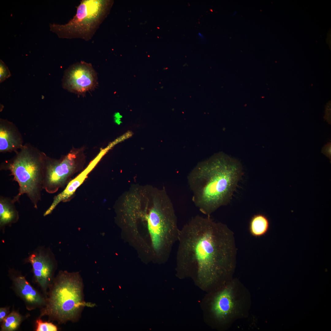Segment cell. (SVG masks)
<instances>
[{
  "label": "cell",
  "mask_w": 331,
  "mask_h": 331,
  "mask_svg": "<svg viewBox=\"0 0 331 331\" xmlns=\"http://www.w3.org/2000/svg\"><path fill=\"white\" fill-rule=\"evenodd\" d=\"M177 260L179 272L194 274L211 284L232 279L237 248L234 234L225 224L210 216L197 215L180 230Z\"/></svg>",
  "instance_id": "obj_1"
},
{
  "label": "cell",
  "mask_w": 331,
  "mask_h": 331,
  "mask_svg": "<svg viewBox=\"0 0 331 331\" xmlns=\"http://www.w3.org/2000/svg\"><path fill=\"white\" fill-rule=\"evenodd\" d=\"M243 175L241 163L222 152L199 162L187 177L194 204L210 216L228 203Z\"/></svg>",
  "instance_id": "obj_2"
},
{
  "label": "cell",
  "mask_w": 331,
  "mask_h": 331,
  "mask_svg": "<svg viewBox=\"0 0 331 331\" xmlns=\"http://www.w3.org/2000/svg\"><path fill=\"white\" fill-rule=\"evenodd\" d=\"M136 216L145 221L155 256L159 261H166L173 245L178 241L180 230L174 207L166 191H157L142 200Z\"/></svg>",
  "instance_id": "obj_3"
},
{
  "label": "cell",
  "mask_w": 331,
  "mask_h": 331,
  "mask_svg": "<svg viewBox=\"0 0 331 331\" xmlns=\"http://www.w3.org/2000/svg\"><path fill=\"white\" fill-rule=\"evenodd\" d=\"M82 281L78 273L60 271L48 290L38 318L46 316L59 324L75 321L85 306Z\"/></svg>",
  "instance_id": "obj_4"
},
{
  "label": "cell",
  "mask_w": 331,
  "mask_h": 331,
  "mask_svg": "<svg viewBox=\"0 0 331 331\" xmlns=\"http://www.w3.org/2000/svg\"><path fill=\"white\" fill-rule=\"evenodd\" d=\"M43 152L29 144L16 151L13 158L2 164L1 169L10 170L19 186V192L13 199L15 203L24 194L37 208L43 188L45 162Z\"/></svg>",
  "instance_id": "obj_5"
},
{
  "label": "cell",
  "mask_w": 331,
  "mask_h": 331,
  "mask_svg": "<svg viewBox=\"0 0 331 331\" xmlns=\"http://www.w3.org/2000/svg\"><path fill=\"white\" fill-rule=\"evenodd\" d=\"M113 1L82 0L75 14L67 23L50 24V31L62 38L90 40L108 14Z\"/></svg>",
  "instance_id": "obj_6"
},
{
  "label": "cell",
  "mask_w": 331,
  "mask_h": 331,
  "mask_svg": "<svg viewBox=\"0 0 331 331\" xmlns=\"http://www.w3.org/2000/svg\"><path fill=\"white\" fill-rule=\"evenodd\" d=\"M223 286L213 297L211 311L215 321L228 328L237 320L248 317L252 298L248 289L237 278Z\"/></svg>",
  "instance_id": "obj_7"
},
{
  "label": "cell",
  "mask_w": 331,
  "mask_h": 331,
  "mask_svg": "<svg viewBox=\"0 0 331 331\" xmlns=\"http://www.w3.org/2000/svg\"><path fill=\"white\" fill-rule=\"evenodd\" d=\"M85 162L82 150L72 149L59 159L47 156L43 188L50 194L66 186L76 173L83 169Z\"/></svg>",
  "instance_id": "obj_8"
},
{
  "label": "cell",
  "mask_w": 331,
  "mask_h": 331,
  "mask_svg": "<svg viewBox=\"0 0 331 331\" xmlns=\"http://www.w3.org/2000/svg\"><path fill=\"white\" fill-rule=\"evenodd\" d=\"M32 267L33 278L46 298L54 278L57 263L49 248L39 247L25 260Z\"/></svg>",
  "instance_id": "obj_9"
},
{
  "label": "cell",
  "mask_w": 331,
  "mask_h": 331,
  "mask_svg": "<svg viewBox=\"0 0 331 331\" xmlns=\"http://www.w3.org/2000/svg\"><path fill=\"white\" fill-rule=\"evenodd\" d=\"M97 84V73L92 64L83 61L66 70L62 80L63 88L81 95L94 89Z\"/></svg>",
  "instance_id": "obj_10"
},
{
  "label": "cell",
  "mask_w": 331,
  "mask_h": 331,
  "mask_svg": "<svg viewBox=\"0 0 331 331\" xmlns=\"http://www.w3.org/2000/svg\"><path fill=\"white\" fill-rule=\"evenodd\" d=\"M9 276L12 281V287L17 295L24 302L29 310L44 307L46 298L34 288L25 277L18 271L11 269Z\"/></svg>",
  "instance_id": "obj_11"
},
{
  "label": "cell",
  "mask_w": 331,
  "mask_h": 331,
  "mask_svg": "<svg viewBox=\"0 0 331 331\" xmlns=\"http://www.w3.org/2000/svg\"><path fill=\"white\" fill-rule=\"evenodd\" d=\"M22 135L16 126L6 120L0 119V152H16L24 145Z\"/></svg>",
  "instance_id": "obj_12"
},
{
  "label": "cell",
  "mask_w": 331,
  "mask_h": 331,
  "mask_svg": "<svg viewBox=\"0 0 331 331\" xmlns=\"http://www.w3.org/2000/svg\"><path fill=\"white\" fill-rule=\"evenodd\" d=\"M15 203L13 199L0 196V227L3 231L6 226L17 222L19 219V213Z\"/></svg>",
  "instance_id": "obj_13"
},
{
  "label": "cell",
  "mask_w": 331,
  "mask_h": 331,
  "mask_svg": "<svg viewBox=\"0 0 331 331\" xmlns=\"http://www.w3.org/2000/svg\"><path fill=\"white\" fill-rule=\"evenodd\" d=\"M270 223L268 218L262 214L254 215L251 218L249 224L250 234L255 237H260L268 232Z\"/></svg>",
  "instance_id": "obj_14"
},
{
  "label": "cell",
  "mask_w": 331,
  "mask_h": 331,
  "mask_svg": "<svg viewBox=\"0 0 331 331\" xmlns=\"http://www.w3.org/2000/svg\"><path fill=\"white\" fill-rule=\"evenodd\" d=\"M23 320V317L19 313L12 311L2 323L1 331H14L19 327Z\"/></svg>",
  "instance_id": "obj_15"
},
{
  "label": "cell",
  "mask_w": 331,
  "mask_h": 331,
  "mask_svg": "<svg viewBox=\"0 0 331 331\" xmlns=\"http://www.w3.org/2000/svg\"><path fill=\"white\" fill-rule=\"evenodd\" d=\"M36 331H56L57 327L52 323L44 321L41 318H38L36 321Z\"/></svg>",
  "instance_id": "obj_16"
},
{
  "label": "cell",
  "mask_w": 331,
  "mask_h": 331,
  "mask_svg": "<svg viewBox=\"0 0 331 331\" xmlns=\"http://www.w3.org/2000/svg\"><path fill=\"white\" fill-rule=\"evenodd\" d=\"M11 76L8 67L1 59L0 60V83H1Z\"/></svg>",
  "instance_id": "obj_17"
},
{
  "label": "cell",
  "mask_w": 331,
  "mask_h": 331,
  "mask_svg": "<svg viewBox=\"0 0 331 331\" xmlns=\"http://www.w3.org/2000/svg\"><path fill=\"white\" fill-rule=\"evenodd\" d=\"M9 313V308L3 307L0 308V322L2 323Z\"/></svg>",
  "instance_id": "obj_18"
},
{
  "label": "cell",
  "mask_w": 331,
  "mask_h": 331,
  "mask_svg": "<svg viewBox=\"0 0 331 331\" xmlns=\"http://www.w3.org/2000/svg\"><path fill=\"white\" fill-rule=\"evenodd\" d=\"M322 152L327 157L331 158V142H329L322 148Z\"/></svg>",
  "instance_id": "obj_19"
},
{
  "label": "cell",
  "mask_w": 331,
  "mask_h": 331,
  "mask_svg": "<svg viewBox=\"0 0 331 331\" xmlns=\"http://www.w3.org/2000/svg\"><path fill=\"white\" fill-rule=\"evenodd\" d=\"M326 112V113L325 114V120H327V121L328 120V122H330V105H329V106L328 105H327Z\"/></svg>",
  "instance_id": "obj_20"
},
{
  "label": "cell",
  "mask_w": 331,
  "mask_h": 331,
  "mask_svg": "<svg viewBox=\"0 0 331 331\" xmlns=\"http://www.w3.org/2000/svg\"><path fill=\"white\" fill-rule=\"evenodd\" d=\"M199 36H200V38H201V39H202V40L204 39V36L203 35H202L201 33H199Z\"/></svg>",
  "instance_id": "obj_21"
}]
</instances>
